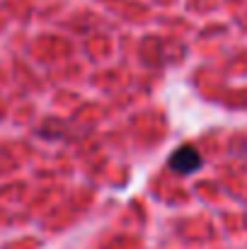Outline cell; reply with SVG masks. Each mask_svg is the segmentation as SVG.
<instances>
[{
	"instance_id": "cell-1",
	"label": "cell",
	"mask_w": 247,
	"mask_h": 249,
	"mask_svg": "<svg viewBox=\"0 0 247 249\" xmlns=\"http://www.w3.org/2000/svg\"><path fill=\"white\" fill-rule=\"evenodd\" d=\"M167 165H170L172 172H177V174H194L199 167L204 165V158H201V153H199L194 145H179V148L170 155Z\"/></svg>"
}]
</instances>
